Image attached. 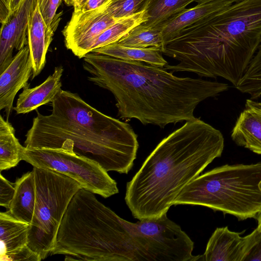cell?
<instances>
[{
  "instance_id": "cell-30",
  "label": "cell",
  "mask_w": 261,
  "mask_h": 261,
  "mask_svg": "<svg viewBox=\"0 0 261 261\" xmlns=\"http://www.w3.org/2000/svg\"><path fill=\"white\" fill-rule=\"evenodd\" d=\"M23 0H1V22H3L10 15L16 11Z\"/></svg>"
},
{
  "instance_id": "cell-17",
  "label": "cell",
  "mask_w": 261,
  "mask_h": 261,
  "mask_svg": "<svg viewBox=\"0 0 261 261\" xmlns=\"http://www.w3.org/2000/svg\"><path fill=\"white\" fill-rule=\"evenodd\" d=\"M15 188L8 212L15 219L31 224L36 202L34 172H28L14 184Z\"/></svg>"
},
{
  "instance_id": "cell-7",
  "label": "cell",
  "mask_w": 261,
  "mask_h": 261,
  "mask_svg": "<svg viewBox=\"0 0 261 261\" xmlns=\"http://www.w3.org/2000/svg\"><path fill=\"white\" fill-rule=\"evenodd\" d=\"M36 202L28 246L42 259L50 254L69 204L81 188L76 180L56 171L34 167Z\"/></svg>"
},
{
  "instance_id": "cell-34",
  "label": "cell",
  "mask_w": 261,
  "mask_h": 261,
  "mask_svg": "<svg viewBox=\"0 0 261 261\" xmlns=\"http://www.w3.org/2000/svg\"><path fill=\"white\" fill-rule=\"evenodd\" d=\"M230 1H232L233 3H236V2L241 1H243V0H230Z\"/></svg>"
},
{
  "instance_id": "cell-20",
  "label": "cell",
  "mask_w": 261,
  "mask_h": 261,
  "mask_svg": "<svg viewBox=\"0 0 261 261\" xmlns=\"http://www.w3.org/2000/svg\"><path fill=\"white\" fill-rule=\"evenodd\" d=\"M15 135L12 125L0 116V171L15 167L25 149Z\"/></svg>"
},
{
  "instance_id": "cell-9",
  "label": "cell",
  "mask_w": 261,
  "mask_h": 261,
  "mask_svg": "<svg viewBox=\"0 0 261 261\" xmlns=\"http://www.w3.org/2000/svg\"><path fill=\"white\" fill-rule=\"evenodd\" d=\"M104 7L81 13H73L63 31L66 47L80 59L91 52L93 43L100 34L120 20L107 13Z\"/></svg>"
},
{
  "instance_id": "cell-13",
  "label": "cell",
  "mask_w": 261,
  "mask_h": 261,
  "mask_svg": "<svg viewBox=\"0 0 261 261\" xmlns=\"http://www.w3.org/2000/svg\"><path fill=\"white\" fill-rule=\"evenodd\" d=\"M243 232L230 230L227 226L217 228L210 237L204 253L199 260L242 261L244 237Z\"/></svg>"
},
{
  "instance_id": "cell-14",
  "label": "cell",
  "mask_w": 261,
  "mask_h": 261,
  "mask_svg": "<svg viewBox=\"0 0 261 261\" xmlns=\"http://www.w3.org/2000/svg\"><path fill=\"white\" fill-rule=\"evenodd\" d=\"M54 33L45 22L37 3L29 16L27 34L33 63L32 79L38 75L45 66L46 53Z\"/></svg>"
},
{
  "instance_id": "cell-11",
  "label": "cell",
  "mask_w": 261,
  "mask_h": 261,
  "mask_svg": "<svg viewBox=\"0 0 261 261\" xmlns=\"http://www.w3.org/2000/svg\"><path fill=\"white\" fill-rule=\"evenodd\" d=\"M33 75V63L28 44L13 57L0 75V110H5L8 119L13 109L14 98L22 88L29 86Z\"/></svg>"
},
{
  "instance_id": "cell-19",
  "label": "cell",
  "mask_w": 261,
  "mask_h": 261,
  "mask_svg": "<svg viewBox=\"0 0 261 261\" xmlns=\"http://www.w3.org/2000/svg\"><path fill=\"white\" fill-rule=\"evenodd\" d=\"M97 53L121 60L140 61L160 67L168 64L161 50L154 48H138L129 47L114 43L93 50Z\"/></svg>"
},
{
  "instance_id": "cell-29",
  "label": "cell",
  "mask_w": 261,
  "mask_h": 261,
  "mask_svg": "<svg viewBox=\"0 0 261 261\" xmlns=\"http://www.w3.org/2000/svg\"><path fill=\"white\" fill-rule=\"evenodd\" d=\"M15 188L14 185L0 174V205L9 208L13 198Z\"/></svg>"
},
{
  "instance_id": "cell-6",
  "label": "cell",
  "mask_w": 261,
  "mask_h": 261,
  "mask_svg": "<svg viewBox=\"0 0 261 261\" xmlns=\"http://www.w3.org/2000/svg\"><path fill=\"white\" fill-rule=\"evenodd\" d=\"M207 207L239 220L261 212V163L225 165L199 175L179 193L173 205Z\"/></svg>"
},
{
  "instance_id": "cell-18",
  "label": "cell",
  "mask_w": 261,
  "mask_h": 261,
  "mask_svg": "<svg viewBox=\"0 0 261 261\" xmlns=\"http://www.w3.org/2000/svg\"><path fill=\"white\" fill-rule=\"evenodd\" d=\"M30 224L19 221L7 211L0 213V257L28 243Z\"/></svg>"
},
{
  "instance_id": "cell-8",
  "label": "cell",
  "mask_w": 261,
  "mask_h": 261,
  "mask_svg": "<svg viewBox=\"0 0 261 261\" xmlns=\"http://www.w3.org/2000/svg\"><path fill=\"white\" fill-rule=\"evenodd\" d=\"M22 159L33 167L64 174L77 181L82 188L104 198L119 192L116 181L99 164L74 153L58 148H25Z\"/></svg>"
},
{
  "instance_id": "cell-1",
  "label": "cell",
  "mask_w": 261,
  "mask_h": 261,
  "mask_svg": "<svg viewBox=\"0 0 261 261\" xmlns=\"http://www.w3.org/2000/svg\"><path fill=\"white\" fill-rule=\"evenodd\" d=\"M88 79L114 95L118 115L164 127L195 119L194 110L207 98L228 89L216 81L178 77L163 67L90 52L83 58Z\"/></svg>"
},
{
  "instance_id": "cell-22",
  "label": "cell",
  "mask_w": 261,
  "mask_h": 261,
  "mask_svg": "<svg viewBox=\"0 0 261 261\" xmlns=\"http://www.w3.org/2000/svg\"><path fill=\"white\" fill-rule=\"evenodd\" d=\"M147 19L145 10L118 20L96 37L92 45L91 52L95 49L117 42L132 29L145 22Z\"/></svg>"
},
{
  "instance_id": "cell-3",
  "label": "cell",
  "mask_w": 261,
  "mask_h": 261,
  "mask_svg": "<svg viewBox=\"0 0 261 261\" xmlns=\"http://www.w3.org/2000/svg\"><path fill=\"white\" fill-rule=\"evenodd\" d=\"M224 146L220 130L195 118L163 139L126 185L125 201L139 220L167 213L181 191Z\"/></svg>"
},
{
  "instance_id": "cell-26",
  "label": "cell",
  "mask_w": 261,
  "mask_h": 261,
  "mask_svg": "<svg viewBox=\"0 0 261 261\" xmlns=\"http://www.w3.org/2000/svg\"><path fill=\"white\" fill-rule=\"evenodd\" d=\"M242 261H261V231L257 227L244 237Z\"/></svg>"
},
{
  "instance_id": "cell-4",
  "label": "cell",
  "mask_w": 261,
  "mask_h": 261,
  "mask_svg": "<svg viewBox=\"0 0 261 261\" xmlns=\"http://www.w3.org/2000/svg\"><path fill=\"white\" fill-rule=\"evenodd\" d=\"M51 107L47 115L37 111L25 135L26 148H58L95 161L107 172L127 174L130 170L139 144L129 124L68 91L62 90Z\"/></svg>"
},
{
  "instance_id": "cell-23",
  "label": "cell",
  "mask_w": 261,
  "mask_h": 261,
  "mask_svg": "<svg viewBox=\"0 0 261 261\" xmlns=\"http://www.w3.org/2000/svg\"><path fill=\"white\" fill-rule=\"evenodd\" d=\"M116 43L129 47L154 48L161 51L164 40L159 29L141 24L132 29Z\"/></svg>"
},
{
  "instance_id": "cell-16",
  "label": "cell",
  "mask_w": 261,
  "mask_h": 261,
  "mask_svg": "<svg viewBox=\"0 0 261 261\" xmlns=\"http://www.w3.org/2000/svg\"><path fill=\"white\" fill-rule=\"evenodd\" d=\"M197 4L170 18L159 26L164 42L172 38L188 25L212 15L233 3L230 0H197Z\"/></svg>"
},
{
  "instance_id": "cell-10",
  "label": "cell",
  "mask_w": 261,
  "mask_h": 261,
  "mask_svg": "<svg viewBox=\"0 0 261 261\" xmlns=\"http://www.w3.org/2000/svg\"><path fill=\"white\" fill-rule=\"evenodd\" d=\"M37 3L38 0H23L20 7L1 23L0 73L12 61L14 49L19 51L28 44L29 18Z\"/></svg>"
},
{
  "instance_id": "cell-21",
  "label": "cell",
  "mask_w": 261,
  "mask_h": 261,
  "mask_svg": "<svg viewBox=\"0 0 261 261\" xmlns=\"http://www.w3.org/2000/svg\"><path fill=\"white\" fill-rule=\"evenodd\" d=\"M197 0H150L146 9L148 19L142 23L149 28H158L180 13L187 6Z\"/></svg>"
},
{
  "instance_id": "cell-5",
  "label": "cell",
  "mask_w": 261,
  "mask_h": 261,
  "mask_svg": "<svg viewBox=\"0 0 261 261\" xmlns=\"http://www.w3.org/2000/svg\"><path fill=\"white\" fill-rule=\"evenodd\" d=\"M49 254L65 255V260L136 261L128 221L84 188L71 199Z\"/></svg>"
},
{
  "instance_id": "cell-15",
  "label": "cell",
  "mask_w": 261,
  "mask_h": 261,
  "mask_svg": "<svg viewBox=\"0 0 261 261\" xmlns=\"http://www.w3.org/2000/svg\"><path fill=\"white\" fill-rule=\"evenodd\" d=\"M64 68L62 66L55 68L53 73L41 84L33 88L29 86L23 88L14 108L16 114H26L39 107L53 102L62 90L61 77Z\"/></svg>"
},
{
  "instance_id": "cell-12",
  "label": "cell",
  "mask_w": 261,
  "mask_h": 261,
  "mask_svg": "<svg viewBox=\"0 0 261 261\" xmlns=\"http://www.w3.org/2000/svg\"><path fill=\"white\" fill-rule=\"evenodd\" d=\"M231 137L238 145L261 154V102L246 100Z\"/></svg>"
},
{
  "instance_id": "cell-35",
  "label": "cell",
  "mask_w": 261,
  "mask_h": 261,
  "mask_svg": "<svg viewBox=\"0 0 261 261\" xmlns=\"http://www.w3.org/2000/svg\"><path fill=\"white\" fill-rule=\"evenodd\" d=\"M208 1H211V0H208Z\"/></svg>"
},
{
  "instance_id": "cell-25",
  "label": "cell",
  "mask_w": 261,
  "mask_h": 261,
  "mask_svg": "<svg viewBox=\"0 0 261 261\" xmlns=\"http://www.w3.org/2000/svg\"><path fill=\"white\" fill-rule=\"evenodd\" d=\"M150 0H111L104 7L112 17L121 19L145 11Z\"/></svg>"
},
{
  "instance_id": "cell-28",
  "label": "cell",
  "mask_w": 261,
  "mask_h": 261,
  "mask_svg": "<svg viewBox=\"0 0 261 261\" xmlns=\"http://www.w3.org/2000/svg\"><path fill=\"white\" fill-rule=\"evenodd\" d=\"M0 260L1 261H40L42 259L38 253L33 251L28 245H26L20 249L0 257Z\"/></svg>"
},
{
  "instance_id": "cell-32",
  "label": "cell",
  "mask_w": 261,
  "mask_h": 261,
  "mask_svg": "<svg viewBox=\"0 0 261 261\" xmlns=\"http://www.w3.org/2000/svg\"><path fill=\"white\" fill-rule=\"evenodd\" d=\"M64 2L70 6L74 7V11H77L88 0H63Z\"/></svg>"
},
{
  "instance_id": "cell-24",
  "label": "cell",
  "mask_w": 261,
  "mask_h": 261,
  "mask_svg": "<svg viewBox=\"0 0 261 261\" xmlns=\"http://www.w3.org/2000/svg\"><path fill=\"white\" fill-rule=\"evenodd\" d=\"M235 87L256 99L261 96V42L243 75Z\"/></svg>"
},
{
  "instance_id": "cell-33",
  "label": "cell",
  "mask_w": 261,
  "mask_h": 261,
  "mask_svg": "<svg viewBox=\"0 0 261 261\" xmlns=\"http://www.w3.org/2000/svg\"><path fill=\"white\" fill-rule=\"evenodd\" d=\"M256 219L257 220L258 223L257 227L261 231V212L258 215Z\"/></svg>"
},
{
  "instance_id": "cell-2",
  "label": "cell",
  "mask_w": 261,
  "mask_h": 261,
  "mask_svg": "<svg viewBox=\"0 0 261 261\" xmlns=\"http://www.w3.org/2000/svg\"><path fill=\"white\" fill-rule=\"evenodd\" d=\"M261 42V0H243L180 31L162 54L178 63L164 68L200 77H221L237 85Z\"/></svg>"
},
{
  "instance_id": "cell-27",
  "label": "cell",
  "mask_w": 261,
  "mask_h": 261,
  "mask_svg": "<svg viewBox=\"0 0 261 261\" xmlns=\"http://www.w3.org/2000/svg\"><path fill=\"white\" fill-rule=\"evenodd\" d=\"M62 0H38L40 13L48 28L55 32L60 20L56 13Z\"/></svg>"
},
{
  "instance_id": "cell-31",
  "label": "cell",
  "mask_w": 261,
  "mask_h": 261,
  "mask_svg": "<svg viewBox=\"0 0 261 261\" xmlns=\"http://www.w3.org/2000/svg\"><path fill=\"white\" fill-rule=\"evenodd\" d=\"M111 0H88L87 2L74 13H81L93 10L107 5Z\"/></svg>"
}]
</instances>
